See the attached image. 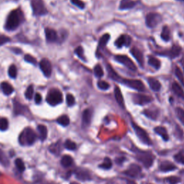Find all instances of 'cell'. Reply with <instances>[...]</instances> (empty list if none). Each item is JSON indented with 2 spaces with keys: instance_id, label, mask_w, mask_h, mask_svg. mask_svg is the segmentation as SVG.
<instances>
[{
  "instance_id": "cell-45",
  "label": "cell",
  "mask_w": 184,
  "mask_h": 184,
  "mask_svg": "<svg viewBox=\"0 0 184 184\" xmlns=\"http://www.w3.org/2000/svg\"><path fill=\"white\" fill-rule=\"evenodd\" d=\"M8 73H9V76H10L11 78H12V79L16 78V76H17V68H16V66H14V65H12V66H10V67H9V71H8Z\"/></svg>"
},
{
  "instance_id": "cell-33",
  "label": "cell",
  "mask_w": 184,
  "mask_h": 184,
  "mask_svg": "<svg viewBox=\"0 0 184 184\" xmlns=\"http://www.w3.org/2000/svg\"><path fill=\"white\" fill-rule=\"evenodd\" d=\"M57 122L61 125V126L67 127L70 124L69 117L67 115H62V116L58 117V120H57Z\"/></svg>"
},
{
  "instance_id": "cell-25",
  "label": "cell",
  "mask_w": 184,
  "mask_h": 184,
  "mask_svg": "<svg viewBox=\"0 0 184 184\" xmlns=\"http://www.w3.org/2000/svg\"><path fill=\"white\" fill-rule=\"evenodd\" d=\"M107 71H108V74L109 76L110 77V79H112L114 81H121V78L120 77L118 74H117L116 71L114 70V68L110 66V65H107Z\"/></svg>"
},
{
  "instance_id": "cell-11",
  "label": "cell",
  "mask_w": 184,
  "mask_h": 184,
  "mask_svg": "<svg viewBox=\"0 0 184 184\" xmlns=\"http://www.w3.org/2000/svg\"><path fill=\"white\" fill-rule=\"evenodd\" d=\"M142 168L140 166L137 165V164H131L128 167V168L124 172V174L130 178H136L140 174Z\"/></svg>"
},
{
  "instance_id": "cell-35",
  "label": "cell",
  "mask_w": 184,
  "mask_h": 184,
  "mask_svg": "<svg viewBox=\"0 0 184 184\" xmlns=\"http://www.w3.org/2000/svg\"><path fill=\"white\" fill-rule=\"evenodd\" d=\"M112 160L109 158H105V160H104V162L101 165H99V168L105 169V170H108V169H110L112 168Z\"/></svg>"
},
{
  "instance_id": "cell-16",
  "label": "cell",
  "mask_w": 184,
  "mask_h": 184,
  "mask_svg": "<svg viewBox=\"0 0 184 184\" xmlns=\"http://www.w3.org/2000/svg\"><path fill=\"white\" fill-rule=\"evenodd\" d=\"M131 42V37L127 36V35H122L119 37L115 42V45L117 48H122V47L125 45V46H129Z\"/></svg>"
},
{
  "instance_id": "cell-40",
  "label": "cell",
  "mask_w": 184,
  "mask_h": 184,
  "mask_svg": "<svg viewBox=\"0 0 184 184\" xmlns=\"http://www.w3.org/2000/svg\"><path fill=\"white\" fill-rule=\"evenodd\" d=\"M15 165L20 172H23L25 170V166L22 159L17 158L15 160Z\"/></svg>"
},
{
  "instance_id": "cell-28",
  "label": "cell",
  "mask_w": 184,
  "mask_h": 184,
  "mask_svg": "<svg viewBox=\"0 0 184 184\" xmlns=\"http://www.w3.org/2000/svg\"><path fill=\"white\" fill-rule=\"evenodd\" d=\"M1 89H2V92L5 95H10L14 91L12 86L10 85L8 82H2L1 84Z\"/></svg>"
},
{
  "instance_id": "cell-7",
  "label": "cell",
  "mask_w": 184,
  "mask_h": 184,
  "mask_svg": "<svg viewBox=\"0 0 184 184\" xmlns=\"http://www.w3.org/2000/svg\"><path fill=\"white\" fill-rule=\"evenodd\" d=\"M31 6L35 15H43L47 13V9L44 5L43 0H32Z\"/></svg>"
},
{
  "instance_id": "cell-3",
  "label": "cell",
  "mask_w": 184,
  "mask_h": 184,
  "mask_svg": "<svg viewBox=\"0 0 184 184\" xmlns=\"http://www.w3.org/2000/svg\"><path fill=\"white\" fill-rule=\"evenodd\" d=\"M136 158L145 168H150L153 164L154 156L149 152L138 151L136 154Z\"/></svg>"
},
{
  "instance_id": "cell-49",
  "label": "cell",
  "mask_w": 184,
  "mask_h": 184,
  "mask_svg": "<svg viewBox=\"0 0 184 184\" xmlns=\"http://www.w3.org/2000/svg\"><path fill=\"white\" fill-rule=\"evenodd\" d=\"M166 180H167V181L170 184H177L179 182H180V180H181L180 178L176 176L168 177V178H167Z\"/></svg>"
},
{
  "instance_id": "cell-31",
  "label": "cell",
  "mask_w": 184,
  "mask_h": 184,
  "mask_svg": "<svg viewBox=\"0 0 184 184\" xmlns=\"http://www.w3.org/2000/svg\"><path fill=\"white\" fill-rule=\"evenodd\" d=\"M161 37H162L163 40L164 41H169L170 38V30H169L168 27L167 26H164L163 27L162 32H161Z\"/></svg>"
},
{
  "instance_id": "cell-42",
  "label": "cell",
  "mask_w": 184,
  "mask_h": 184,
  "mask_svg": "<svg viewBox=\"0 0 184 184\" xmlns=\"http://www.w3.org/2000/svg\"><path fill=\"white\" fill-rule=\"evenodd\" d=\"M9 127V122L6 118L0 119V130L1 131H5L8 129Z\"/></svg>"
},
{
  "instance_id": "cell-4",
  "label": "cell",
  "mask_w": 184,
  "mask_h": 184,
  "mask_svg": "<svg viewBox=\"0 0 184 184\" xmlns=\"http://www.w3.org/2000/svg\"><path fill=\"white\" fill-rule=\"evenodd\" d=\"M46 101L50 105L55 106L61 104L63 102V95L58 89H53L48 92Z\"/></svg>"
},
{
  "instance_id": "cell-12",
  "label": "cell",
  "mask_w": 184,
  "mask_h": 184,
  "mask_svg": "<svg viewBox=\"0 0 184 184\" xmlns=\"http://www.w3.org/2000/svg\"><path fill=\"white\" fill-rule=\"evenodd\" d=\"M74 174L76 178L79 179V180H81V181H88V180H92L90 173L84 168H79L76 169V170L74 171Z\"/></svg>"
},
{
  "instance_id": "cell-52",
  "label": "cell",
  "mask_w": 184,
  "mask_h": 184,
  "mask_svg": "<svg viewBox=\"0 0 184 184\" xmlns=\"http://www.w3.org/2000/svg\"><path fill=\"white\" fill-rule=\"evenodd\" d=\"M0 162L3 164L4 165H7L9 164L8 163V160L6 159V156L4 155V152L0 150Z\"/></svg>"
},
{
  "instance_id": "cell-51",
  "label": "cell",
  "mask_w": 184,
  "mask_h": 184,
  "mask_svg": "<svg viewBox=\"0 0 184 184\" xmlns=\"http://www.w3.org/2000/svg\"><path fill=\"white\" fill-rule=\"evenodd\" d=\"M71 1L73 4L79 7L80 9H84L85 7V4L81 0H71Z\"/></svg>"
},
{
  "instance_id": "cell-5",
  "label": "cell",
  "mask_w": 184,
  "mask_h": 184,
  "mask_svg": "<svg viewBox=\"0 0 184 184\" xmlns=\"http://www.w3.org/2000/svg\"><path fill=\"white\" fill-rule=\"evenodd\" d=\"M132 128L135 130V134L137 136V137L139 138L140 140L142 142L144 143V144L147 145H150L152 142H151V140L150 139L149 136H148L147 133L142 128H141L140 127L138 126L137 124L134 123L133 122H132Z\"/></svg>"
},
{
  "instance_id": "cell-32",
  "label": "cell",
  "mask_w": 184,
  "mask_h": 184,
  "mask_svg": "<svg viewBox=\"0 0 184 184\" xmlns=\"http://www.w3.org/2000/svg\"><path fill=\"white\" fill-rule=\"evenodd\" d=\"M110 39V34H105L102 35V37L100 38L99 41V48H104L107 45V43L109 42Z\"/></svg>"
},
{
  "instance_id": "cell-36",
  "label": "cell",
  "mask_w": 184,
  "mask_h": 184,
  "mask_svg": "<svg viewBox=\"0 0 184 184\" xmlns=\"http://www.w3.org/2000/svg\"><path fill=\"white\" fill-rule=\"evenodd\" d=\"M174 159L175 161L184 165V150H180L178 153L174 155Z\"/></svg>"
},
{
  "instance_id": "cell-9",
  "label": "cell",
  "mask_w": 184,
  "mask_h": 184,
  "mask_svg": "<svg viewBox=\"0 0 184 184\" xmlns=\"http://www.w3.org/2000/svg\"><path fill=\"white\" fill-rule=\"evenodd\" d=\"M162 20V17L158 13H149L145 17L146 25L150 28L156 27Z\"/></svg>"
},
{
  "instance_id": "cell-53",
  "label": "cell",
  "mask_w": 184,
  "mask_h": 184,
  "mask_svg": "<svg viewBox=\"0 0 184 184\" xmlns=\"http://www.w3.org/2000/svg\"><path fill=\"white\" fill-rule=\"evenodd\" d=\"M10 40V39L8 37L5 36V35H0V45H2L4 44H5L7 42H9Z\"/></svg>"
},
{
  "instance_id": "cell-22",
  "label": "cell",
  "mask_w": 184,
  "mask_h": 184,
  "mask_svg": "<svg viewBox=\"0 0 184 184\" xmlns=\"http://www.w3.org/2000/svg\"><path fill=\"white\" fill-rule=\"evenodd\" d=\"M154 131L156 134L160 135V136L163 138V140H165V141L168 140L169 136H168V135L167 130H166L165 127H161V126L156 127L154 129Z\"/></svg>"
},
{
  "instance_id": "cell-54",
  "label": "cell",
  "mask_w": 184,
  "mask_h": 184,
  "mask_svg": "<svg viewBox=\"0 0 184 184\" xmlns=\"http://www.w3.org/2000/svg\"><path fill=\"white\" fill-rule=\"evenodd\" d=\"M42 101V97L40 94L37 93L35 96V102L36 104H40Z\"/></svg>"
},
{
  "instance_id": "cell-27",
  "label": "cell",
  "mask_w": 184,
  "mask_h": 184,
  "mask_svg": "<svg viewBox=\"0 0 184 184\" xmlns=\"http://www.w3.org/2000/svg\"><path fill=\"white\" fill-rule=\"evenodd\" d=\"M37 130H38L39 134H40V140L43 142L47 138V135H48V130H47L46 127L43 125H38Z\"/></svg>"
},
{
  "instance_id": "cell-2",
  "label": "cell",
  "mask_w": 184,
  "mask_h": 184,
  "mask_svg": "<svg viewBox=\"0 0 184 184\" xmlns=\"http://www.w3.org/2000/svg\"><path fill=\"white\" fill-rule=\"evenodd\" d=\"M36 138L37 135L34 132L33 130L27 128L20 135L19 141L21 145L27 144L28 145H32L36 140Z\"/></svg>"
},
{
  "instance_id": "cell-14",
  "label": "cell",
  "mask_w": 184,
  "mask_h": 184,
  "mask_svg": "<svg viewBox=\"0 0 184 184\" xmlns=\"http://www.w3.org/2000/svg\"><path fill=\"white\" fill-rule=\"evenodd\" d=\"M93 115V111L92 109H86L84 111L82 115V127H87L90 125L92 122Z\"/></svg>"
},
{
  "instance_id": "cell-23",
  "label": "cell",
  "mask_w": 184,
  "mask_h": 184,
  "mask_svg": "<svg viewBox=\"0 0 184 184\" xmlns=\"http://www.w3.org/2000/svg\"><path fill=\"white\" fill-rule=\"evenodd\" d=\"M136 4L133 0H122L120 4V9H128L134 7Z\"/></svg>"
},
{
  "instance_id": "cell-26",
  "label": "cell",
  "mask_w": 184,
  "mask_h": 184,
  "mask_svg": "<svg viewBox=\"0 0 184 184\" xmlns=\"http://www.w3.org/2000/svg\"><path fill=\"white\" fill-rule=\"evenodd\" d=\"M74 163V160H73L72 158L71 157L68 155H66L63 156L61 160V165L64 168H68L70 167Z\"/></svg>"
},
{
  "instance_id": "cell-46",
  "label": "cell",
  "mask_w": 184,
  "mask_h": 184,
  "mask_svg": "<svg viewBox=\"0 0 184 184\" xmlns=\"http://www.w3.org/2000/svg\"><path fill=\"white\" fill-rule=\"evenodd\" d=\"M32 97H33V86L31 85L29 86L28 87H27V90H26L25 97L30 100V99L32 98Z\"/></svg>"
},
{
  "instance_id": "cell-39",
  "label": "cell",
  "mask_w": 184,
  "mask_h": 184,
  "mask_svg": "<svg viewBox=\"0 0 184 184\" xmlns=\"http://www.w3.org/2000/svg\"><path fill=\"white\" fill-rule=\"evenodd\" d=\"M94 75L97 76V78H102L104 76V71L102 69V68L101 67L100 65H97V66L94 67Z\"/></svg>"
},
{
  "instance_id": "cell-43",
  "label": "cell",
  "mask_w": 184,
  "mask_h": 184,
  "mask_svg": "<svg viewBox=\"0 0 184 184\" xmlns=\"http://www.w3.org/2000/svg\"><path fill=\"white\" fill-rule=\"evenodd\" d=\"M175 112H176L177 117H178V120L181 122V123L184 125V110L183 109L178 107L175 110Z\"/></svg>"
},
{
  "instance_id": "cell-56",
  "label": "cell",
  "mask_w": 184,
  "mask_h": 184,
  "mask_svg": "<svg viewBox=\"0 0 184 184\" xmlns=\"http://www.w3.org/2000/svg\"><path fill=\"white\" fill-rule=\"evenodd\" d=\"M127 184H136L134 181H132V180H127Z\"/></svg>"
},
{
  "instance_id": "cell-30",
  "label": "cell",
  "mask_w": 184,
  "mask_h": 184,
  "mask_svg": "<svg viewBox=\"0 0 184 184\" xmlns=\"http://www.w3.org/2000/svg\"><path fill=\"white\" fill-rule=\"evenodd\" d=\"M148 64L150 65L152 67L155 68L156 70H158L160 68L161 63L158 58H155V57H150L148 59Z\"/></svg>"
},
{
  "instance_id": "cell-6",
  "label": "cell",
  "mask_w": 184,
  "mask_h": 184,
  "mask_svg": "<svg viewBox=\"0 0 184 184\" xmlns=\"http://www.w3.org/2000/svg\"><path fill=\"white\" fill-rule=\"evenodd\" d=\"M122 82L123 83V84L128 86V87L138 91V92H145V86L142 81H141L140 80L124 79L122 80Z\"/></svg>"
},
{
  "instance_id": "cell-38",
  "label": "cell",
  "mask_w": 184,
  "mask_h": 184,
  "mask_svg": "<svg viewBox=\"0 0 184 184\" xmlns=\"http://www.w3.org/2000/svg\"><path fill=\"white\" fill-rule=\"evenodd\" d=\"M64 146L66 149L69 150H74L76 149V144L74 142L70 140H67L64 143Z\"/></svg>"
},
{
  "instance_id": "cell-34",
  "label": "cell",
  "mask_w": 184,
  "mask_h": 184,
  "mask_svg": "<svg viewBox=\"0 0 184 184\" xmlns=\"http://www.w3.org/2000/svg\"><path fill=\"white\" fill-rule=\"evenodd\" d=\"M143 114L151 120H156L158 115V111L154 110H146L143 112Z\"/></svg>"
},
{
  "instance_id": "cell-55",
  "label": "cell",
  "mask_w": 184,
  "mask_h": 184,
  "mask_svg": "<svg viewBox=\"0 0 184 184\" xmlns=\"http://www.w3.org/2000/svg\"><path fill=\"white\" fill-rule=\"evenodd\" d=\"M125 158L122 157V158H116V160H115V162H116L117 164H119V165H121L122 163L124 162V160H125Z\"/></svg>"
},
{
  "instance_id": "cell-8",
  "label": "cell",
  "mask_w": 184,
  "mask_h": 184,
  "mask_svg": "<svg viewBox=\"0 0 184 184\" xmlns=\"http://www.w3.org/2000/svg\"><path fill=\"white\" fill-rule=\"evenodd\" d=\"M115 61L118 63H121V64L124 65L125 67H127L128 69L131 70V71H136L137 67L135 64L133 63V61L128 56L125 55H117L115 56Z\"/></svg>"
},
{
  "instance_id": "cell-15",
  "label": "cell",
  "mask_w": 184,
  "mask_h": 184,
  "mask_svg": "<svg viewBox=\"0 0 184 184\" xmlns=\"http://www.w3.org/2000/svg\"><path fill=\"white\" fill-rule=\"evenodd\" d=\"M130 53L132 55L135 59L137 60V63L140 65L141 66H143L144 65V57H143L142 53L137 48H132L130 50Z\"/></svg>"
},
{
  "instance_id": "cell-57",
  "label": "cell",
  "mask_w": 184,
  "mask_h": 184,
  "mask_svg": "<svg viewBox=\"0 0 184 184\" xmlns=\"http://www.w3.org/2000/svg\"><path fill=\"white\" fill-rule=\"evenodd\" d=\"M71 184H79V183H74H74H71Z\"/></svg>"
},
{
  "instance_id": "cell-13",
  "label": "cell",
  "mask_w": 184,
  "mask_h": 184,
  "mask_svg": "<svg viewBox=\"0 0 184 184\" xmlns=\"http://www.w3.org/2000/svg\"><path fill=\"white\" fill-rule=\"evenodd\" d=\"M40 68L43 73L47 77H50L52 74V66L50 62L46 58H43L40 63Z\"/></svg>"
},
{
  "instance_id": "cell-1",
  "label": "cell",
  "mask_w": 184,
  "mask_h": 184,
  "mask_svg": "<svg viewBox=\"0 0 184 184\" xmlns=\"http://www.w3.org/2000/svg\"><path fill=\"white\" fill-rule=\"evenodd\" d=\"M23 14L19 9H15L9 13L5 25V28L7 30H14L19 27L22 22Z\"/></svg>"
},
{
  "instance_id": "cell-48",
  "label": "cell",
  "mask_w": 184,
  "mask_h": 184,
  "mask_svg": "<svg viewBox=\"0 0 184 184\" xmlns=\"http://www.w3.org/2000/svg\"><path fill=\"white\" fill-rule=\"evenodd\" d=\"M75 53L76 54L79 56V58H81V60H85V58H84V49L81 46L78 47L76 48V49L75 50Z\"/></svg>"
},
{
  "instance_id": "cell-44",
  "label": "cell",
  "mask_w": 184,
  "mask_h": 184,
  "mask_svg": "<svg viewBox=\"0 0 184 184\" xmlns=\"http://www.w3.org/2000/svg\"><path fill=\"white\" fill-rule=\"evenodd\" d=\"M97 86L101 90H108L110 89V85L105 81H99L97 83Z\"/></svg>"
},
{
  "instance_id": "cell-17",
  "label": "cell",
  "mask_w": 184,
  "mask_h": 184,
  "mask_svg": "<svg viewBox=\"0 0 184 184\" xmlns=\"http://www.w3.org/2000/svg\"><path fill=\"white\" fill-rule=\"evenodd\" d=\"M181 48L180 46H178V45H173L171 48V49L169 50L168 53H166V52L163 53V55L165 54V55H168L171 58H177V57H178L180 55V53H181Z\"/></svg>"
},
{
  "instance_id": "cell-20",
  "label": "cell",
  "mask_w": 184,
  "mask_h": 184,
  "mask_svg": "<svg viewBox=\"0 0 184 184\" xmlns=\"http://www.w3.org/2000/svg\"><path fill=\"white\" fill-rule=\"evenodd\" d=\"M115 97L116 99V101L119 105L124 108L125 107V102H124V98L122 94L121 90H120V88L118 86H115Z\"/></svg>"
},
{
  "instance_id": "cell-21",
  "label": "cell",
  "mask_w": 184,
  "mask_h": 184,
  "mask_svg": "<svg viewBox=\"0 0 184 184\" xmlns=\"http://www.w3.org/2000/svg\"><path fill=\"white\" fill-rule=\"evenodd\" d=\"M159 168L161 171L163 172L172 171V170L176 169V166L174 165L173 163H172L168 162V161H164L160 165Z\"/></svg>"
},
{
  "instance_id": "cell-19",
  "label": "cell",
  "mask_w": 184,
  "mask_h": 184,
  "mask_svg": "<svg viewBox=\"0 0 184 184\" xmlns=\"http://www.w3.org/2000/svg\"><path fill=\"white\" fill-rule=\"evenodd\" d=\"M45 36L48 42H55L58 40V35L57 32L51 28H45Z\"/></svg>"
},
{
  "instance_id": "cell-29",
  "label": "cell",
  "mask_w": 184,
  "mask_h": 184,
  "mask_svg": "<svg viewBox=\"0 0 184 184\" xmlns=\"http://www.w3.org/2000/svg\"><path fill=\"white\" fill-rule=\"evenodd\" d=\"M27 109L25 106L20 105L19 102H15L14 103V112L15 115H23Z\"/></svg>"
},
{
  "instance_id": "cell-47",
  "label": "cell",
  "mask_w": 184,
  "mask_h": 184,
  "mask_svg": "<svg viewBox=\"0 0 184 184\" xmlns=\"http://www.w3.org/2000/svg\"><path fill=\"white\" fill-rule=\"evenodd\" d=\"M66 102H67V105L69 107H72L75 105V98L74 96L71 94H68L66 96Z\"/></svg>"
},
{
  "instance_id": "cell-10",
  "label": "cell",
  "mask_w": 184,
  "mask_h": 184,
  "mask_svg": "<svg viewBox=\"0 0 184 184\" xmlns=\"http://www.w3.org/2000/svg\"><path fill=\"white\" fill-rule=\"evenodd\" d=\"M152 98L149 96L141 94H135L132 95V101L135 105H145L152 102Z\"/></svg>"
},
{
  "instance_id": "cell-24",
  "label": "cell",
  "mask_w": 184,
  "mask_h": 184,
  "mask_svg": "<svg viewBox=\"0 0 184 184\" xmlns=\"http://www.w3.org/2000/svg\"><path fill=\"white\" fill-rule=\"evenodd\" d=\"M172 89L173 92L175 93L178 97L184 99V92L180 84H178L177 82H173V84L172 85Z\"/></svg>"
},
{
  "instance_id": "cell-50",
  "label": "cell",
  "mask_w": 184,
  "mask_h": 184,
  "mask_svg": "<svg viewBox=\"0 0 184 184\" xmlns=\"http://www.w3.org/2000/svg\"><path fill=\"white\" fill-rule=\"evenodd\" d=\"M25 60L28 63H31V64H33L35 65L37 63V61H36V58H34L33 56H32L31 55H25Z\"/></svg>"
},
{
  "instance_id": "cell-18",
  "label": "cell",
  "mask_w": 184,
  "mask_h": 184,
  "mask_svg": "<svg viewBox=\"0 0 184 184\" xmlns=\"http://www.w3.org/2000/svg\"><path fill=\"white\" fill-rule=\"evenodd\" d=\"M148 84H149L150 88L154 92H159L161 89V84L159 82L158 80H157L155 78L150 77L147 79Z\"/></svg>"
},
{
  "instance_id": "cell-37",
  "label": "cell",
  "mask_w": 184,
  "mask_h": 184,
  "mask_svg": "<svg viewBox=\"0 0 184 184\" xmlns=\"http://www.w3.org/2000/svg\"><path fill=\"white\" fill-rule=\"evenodd\" d=\"M175 76H176V77L178 78L179 81L181 82V84H183L184 85V76L181 70H180V68L178 67V66H176V67L175 68Z\"/></svg>"
},
{
  "instance_id": "cell-41",
  "label": "cell",
  "mask_w": 184,
  "mask_h": 184,
  "mask_svg": "<svg viewBox=\"0 0 184 184\" xmlns=\"http://www.w3.org/2000/svg\"><path fill=\"white\" fill-rule=\"evenodd\" d=\"M50 151L53 154H59L61 152V147H60L59 143H55L54 145H52L49 147Z\"/></svg>"
}]
</instances>
